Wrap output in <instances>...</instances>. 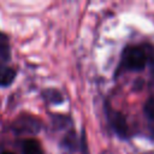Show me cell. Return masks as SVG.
<instances>
[{"label": "cell", "instance_id": "obj_4", "mask_svg": "<svg viewBox=\"0 0 154 154\" xmlns=\"http://www.w3.org/2000/svg\"><path fill=\"white\" fill-rule=\"evenodd\" d=\"M17 71L11 66L0 65V87H8L16 79Z\"/></svg>", "mask_w": 154, "mask_h": 154}, {"label": "cell", "instance_id": "obj_3", "mask_svg": "<svg viewBox=\"0 0 154 154\" xmlns=\"http://www.w3.org/2000/svg\"><path fill=\"white\" fill-rule=\"evenodd\" d=\"M14 129L18 132H37L40 130V122L34 117L18 118L14 124Z\"/></svg>", "mask_w": 154, "mask_h": 154}, {"label": "cell", "instance_id": "obj_6", "mask_svg": "<svg viewBox=\"0 0 154 154\" xmlns=\"http://www.w3.org/2000/svg\"><path fill=\"white\" fill-rule=\"evenodd\" d=\"M144 113H146V117L148 118V120L154 126V97H150L146 102V105H144Z\"/></svg>", "mask_w": 154, "mask_h": 154}, {"label": "cell", "instance_id": "obj_2", "mask_svg": "<svg viewBox=\"0 0 154 154\" xmlns=\"http://www.w3.org/2000/svg\"><path fill=\"white\" fill-rule=\"evenodd\" d=\"M107 119H108V123L111 125V128L113 129V131L122 138H126L129 136V126H128V123H126V119L125 117L118 112V111H114L109 107H107Z\"/></svg>", "mask_w": 154, "mask_h": 154}, {"label": "cell", "instance_id": "obj_9", "mask_svg": "<svg viewBox=\"0 0 154 154\" xmlns=\"http://www.w3.org/2000/svg\"><path fill=\"white\" fill-rule=\"evenodd\" d=\"M102 154H111V153H108V152H103Z\"/></svg>", "mask_w": 154, "mask_h": 154}, {"label": "cell", "instance_id": "obj_7", "mask_svg": "<svg viewBox=\"0 0 154 154\" xmlns=\"http://www.w3.org/2000/svg\"><path fill=\"white\" fill-rule=\"evenodd\" d=\"M2 41L5 42V37H4V36H2L1 34H0V46H1V42H2Z\"/></svg>", "mask_w": 154, "mask_h": 154}, {"label": "cell", "instance_id": "obj_8", "mask_svg": "<svg viewBox=\"0 0 154 154\" xmlns=\"http://www.w3.org/2000/svg\"><path fill=\"white\" fill-rule=\"evenodd\" d=\"M1 154H14V153H12V152H8V150H5V152H2Z\"/></svg>", "mask_w": 154, "mask_h": 154}, {"label": "cell", "instance_id": "obj_1", "mask_svg": "<svg viewBox=\"0 0 154 154\" xmlns=\"http://www.w3.org/2000/svg\"><path fill=\"white\" fill-rule=\"evenodd\" d=\"M147 64V53L141 46L126 47L122 55L120 67L130 71H140Z\"/></svg>", "mask_w": 154, "mask_h": 154}, {"label": "cell", "instance_id": "obj_5", "mask_svg": "<svg viewBox=\"0 0 154 154\" xmlns=\"http://www.w3.org/2000/svg\"><path fill=\"white\" fill-rule=\"evenodd\" d=\"M22 154H43L41 143L35 138H26L20 144Z\"/></svg>", "mask_w": 154, "mask_h": 154}]
</instances>
